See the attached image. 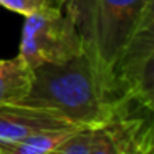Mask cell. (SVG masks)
I'll list each match as a JSON object with an SVG mask.
<instances>
[{"instance_id":"9c48e42d","label":"cell","mask_w":154,"mask_h":154,"mask_svg":"<svg viewBox=\"0 0 154 154\" xmlns=\"http://www.w3.org/2000/svg\"><path fill=\"white\" fill-rule=\"evenodd\" d=\"M91 139V128H81L61 144L48 151L47 154H88Z\"/></svg>"},{"instance_id":"30bf717a","label":"cell","mask_w":154,"mask_h":154,"mask_svg":"<svg viewBox=\"0 0 154 154\" xmlns=\"http://www.w3.org/2000/svg\"><path fill=\"white\" fill-rule=\"evenodd\" d=\"M144 154H154V149L152 151H147V152H144Z\"/></svg>"},{"instance_id":"7a4b0ae2","label":"cell","mask_w":154,"mask_h":154,"mask_svg":"<svg viewBox=\"0 0 154 154\" xmlns=\"http://www.w3.org/2000/svg\"><path fill=\"white\" fill-rule=\"evenodd\" d=\"M20 103L55 111L81 128L101 126L116 113L85 53L32 68L30 88Z\"/></svg>"},{"instance_id":"ba28073f","label":"cell","mask_w":154,"mask_h":154,"mask_svg":"<svg viewBox=\"0 0 154 154\" xmlns=\"http://www.w3.org/2000/svg\"><path fill=\"white\" fill-rule=\"evenodd\" d=\"M63 4L65 0H0V7L20 14L23 17L47 8H60L63 7Z\"/></svg>"},{"instance_id":"8fae6325","label":"cell","mask_w":154,"mask_h":154,"mask_svg":"<svg viewBox=\"0 0 154 154\" xmlns=\"http://www.w3.org/2000/svg\"><path fill=\"white\" fill-rule=\"evenodd\" d=\"M0 154H2V152H0Z\"/></svg>"},{"instance_id":"8992f818","label":"cell","mask_w":154,"mask_h":154,"mask_svg":"<svg viewBox=\"0 0 154 154\" xmlns=\"http://www.w3.org/2000/svg\"><path fill=\"white\" fill-rule=\"evenodd\" d=\"M81 128H60V129H45L23 137L12 144L0 146L2 154H47L65 139L75 134Z\"/></svg>"},{"instance_id":"6da1fadb","label":"cell","mask_w":154,"mask_h":154,"mask_svg":"<svg viewBox=\"0 0 154 154\" xmlns=\"http://www.w3.org/2000/svg\"><path fill=\"white\" fill-rule=\"evenodd\" d=\"M104 93L118 108L152 104L154 0H66Z\"/></svg>"},{"instance_id":"3957f363","label":"cell","mask_w":154,"mask_h":154,"mask_svg":"<svg viewBox=\"0 0 154 154\" xmlns=\"http://www.w3.org/2000/svg\"><path fill=\"white\" fill-rule=\"evenodd\" d=\"M83 53L80 28L70 5L47 8L25 17L18 55L32 68L63 63Z\"/></svg>"},{"instance_id":"52a82bcc","label":"cell","mask_w":154,"mask_h":154,"mask_svg":"<svg viewBox=\"0 0 154 154\" xmlns=\"http://www.w3.org/2000/svg\"><path fill=\"white\" fill-rule=\"evenodd\" d=\"M88 154H128L113 136L108 133L106 128L94 126L91 128V139Z\"/></svg>"},{"instance_id":"277c9868","label":"cell","mask_w":154,"mask_h":154,"mask_svg":"<svg viewBox=\"0 0 154 154\" xmlns=\"http://www.w3.org/2000/svg\"><path fill=\"white\" fill-rule=\"evenodd\" d=\"M81 128L50 109L22 103L0 104V146L12 144L45 129Z\"/></svg>"},{"instance_id":"5b68a950","label":"cell","mask_w":154,"mask_h":154,"mask_svg":"<svg viewBox=\"0 0 154 154\" xmlns=\"http://www.w3.org/2000/svg\"><path fill=\"white\" fill-rule=\"evenodd\" d=\"M32 81V70L20 55L0 60V104L20 103Z\"/></svg>"}]
</instances>
